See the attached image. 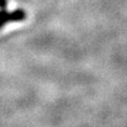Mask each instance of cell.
Instances as JSON below:
<instances>
[{"label":"cell","instance_id":"obj_1","mask_svg":"<svg viewBox=\"0 0 127 127\" xmlns=\"http://www.w3.org/2000/svg\"><path fill=\"white\" fill-rule=\"evenodd\" d=\"M26 17H27L26 12L21 9H17L13 12H7L6 9L0 10V29H2L9 22L25 20Z\"/></svg>","mask_w":127,"mask_h":127},{"label":"cell","instance_id":"obj_2","mask_svg":"<svg viewBox=\"0 0 127 127\" xmlns=\"http://www.w3.org/2000/svg\"><path fill=\"white\" fill-rule=\"evenodd\" d=\"M7 5V0H0V10L6 9Z\"/></svg>","mask_w":127,"mask_h":127}]
</instances>
